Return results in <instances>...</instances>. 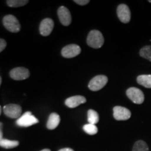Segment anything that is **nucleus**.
I'll use <instances>...</instances> for the list:
<instances>
[{"label":"nucleus","mask_w":151,"mask_h":151,"mask_svg":"<svg viewBox=\"0 0 151 151\" xmlns=\"http://www.w3.org/2000/svg\"><path fill=\"white\" fill-rule=\"evenodd\" d=\"M104 43V39L102 34L98 30H92L88 34L87 38V43L93 48H100Z\"/></svg>","instance_id":"obj_1"},{"label":"nucleus","mask_w":151,"mask_h":151,"mask_svg":"<svg viewBox=\"0 0 151 151\" xmlns=\"http://www.w3.org/2000/svg\"><path fill=\"white\" fill-rule=\"evenodd\" d=\"M3 24L8 31L13 33L18 32L21 26L16 17L13 15H6L3 18Z\"/></svg>","instance_id":"obj_2"},{"label":"nucleus","mask_w":151,"mask_h":151,"mask_svg":"<svg viewBox=\"0 0 151 151\" xmlns=\"http://www.w3.org/2000/svg\"><path fill=\"white\" fill-rule=\"evenodd\" d=\"M39 122V120L30 111L25 112L16 120V124L19 127H28Z\"/></svg>","instance_id":"obj_3"},{"label":"nucleus","mask_w":151,"mask_h":151,"mask_svg":"<svg viewBox=\"0 0 151 151\" xmlns=\"http://www.w3.org/2000/svg\"><path fill=\"white\" fill-rule=\"evenodd\" d=\"M126 94L132 102L136 104H141L144 101V94L139 88H134V87L129 88L126 91Z\"/></svg>","instance_id":"obj_4"},{"label":"nucleus","mask_w":151,"mask_h":151,"mask_svg":"<svg viewBox=\"0 0 151 151\" xmlns=\"http://www.w3.org/2000/svg\"><path fill=\"white\" fill-rule=\"evenodd\" d=\"M108 82V78L104 75H98L91 79L88 84V88L92 91H98L102 89Z\"/></svg>","instance_id":"obj_5"},{"label":"nucleus","mask_w":151,"mask_h":151,"mask_svg":"<svg viewBox=\"0 0 151 151\" xmlns=\"http://www.w3.org/2000/svg\"><path fill=\"white\" fill-rule=\"evenodd\" d=\"M3 111L4 114L10 118L16 119L21 116L22 108L20 106L15 104H9L4 106Z\"/></svg>","instance_id":"obj_6"},{"label":"nucleus","mask_w":151,"mask_h":151,"mask_svg":"<svg viewBox=\"0 0 151 151\" xmlns=\"http://www.w3.org/2000/svg\"><path fill=\"white\" fill-rule=\"evenodd\" d=\"M10 77L16 81L25 80L29 77V71L24 67H16L13 69L9 73Z\"/></svg>","instance_id":"obj_7"},{"label":"nucleus","mask_w":151,"mask_h":151,"mask_svg":"<svg viewBox=\"0 0 151 151\" xmlns=\"http://www.w3.org/2000/svg\"><path fill=\"white\" fill-rule=\"evenodd\" d=\"M117 15L119 20L123 23H128L131 20V12L127 5L121 4L117 8Z\"/></svg>","instance_id":"obj_8"},{"label":"nucleus","mask_w":151,"mask_h":151,"mask_svg":"<svg viewBox=\"0 0 151 151\" xmlns=\"http://www.w3.org/2000/svg\"><path fill=\"white\" fill-rule=\"evenodd\" d=\"M131 111L127 108L117 106L113 108V117L116 120H127L131 118Z\"/></svg>","instance_id":"obj_9"},{"label":"nucleus","mask_w":151,"mask_h":151,"mask_svg":"<svg viewBox=\"0 0 151 151\" xmlns=\"http://www.w3.org/2000/svg\"><path fill=\"white\" fill-rule=\"evenodd\" d=\"M80 46L76 44H70L64 47L62 50V55L65 58H72L81 53Z\"/></svg>","instance_id":"obj_10"},{"label":"nucleus","mask_w":151,"mask_h":151,"mask_svg":"<svg viewBox=\"0 0 151 151\" xmlns=\"http://www.w3.org/2000/svg\"><path fill=\"white\" fill-rule=\"evenodd\" d=\"M54 27V22L50 18H45L41 22L39 32L43 37H47L52 32Z\"/></svg>","instance_id":"obj_11"},{"label":"nucleus","mask_w":151,"mask_h":151,"mask_svg":"<svg viewBox=\"0 0 151 151\" xmlns=\"http://www.w3.org/2000/svg\"><path fill=\"white\" fill-rule=\"evenodd\" d=\"M60 21L64 26H69L71 22V15L67 7L60 6L58 10Z\"/></svg>","instance_id":"obj_12"},{"label":"nucleus","mask_w":151,"mask_h":151,"mask_svg":"<svg viewBox=\"0 0 151 151\" xmlns=\"http://www.w3.org/2000/svg\"><path fill=\"white\" fill-rule=\"evenodd\" d=\"M86 102V98L83 96L76 95L69 97L66 99L65 105L69 108H76L79 105Z\"/></svg>","instance_id":"obj_13"},{"label":"nucleus","mask_w":151,"mask_h":151,"mask_svg":"<svg viewBox=\"0 0 151 151\" xmlns=\"http://www.w3.org/2000/svg\"><path fill=\"white\" fill-rule=\"evenodd\" d=\"M60 122V117L58 113H52L49 116L48 122H47L46 127L48 129L52 130L59 125Z\"/></svg>","instance_id":"obj_14"},{"label":"nucleus","mask_w":151,"mask_h":151,"mask_svg":"<svg viewBox=\"0 0 151 151\" xmlns=\"http://www.w3.org/2000/svg\"><path fill=\"white\" fill-rule=\"evenodd\" d=\"M137 83L146 88H151V75H140L137 78Z\"/></svg>","instance_id":"obj_15"},{"label":"nucleus","mask_w":151,"mask_h":151,"mask_svg":"<svg viewBox=\"0 0 151 151\" xmlns=\"http://www.w3.org/2000/svg\"><path fill=\"white\" fill-rule=\"evenodd\" d=\"M19 145V142L18 141H11L9 139H3L2 140L0 141V146L4 148L11 149L14 148Z\"/></svg>","instance_id":"obj_16"},{"label":"nucleus","mask_w":151,"mask_h":151,"mask_svg":"<svg viewBox=\"0 0 151 151\" xmlns=\"http://www.w3.org/2000/svg\"><path fill=\"white\" fill-rule=\"evenodd\" d=\"M88 120L90 124H95L99 122V116L97 111L90 109L88 111Z\"/></svg>","instance_id":"obj_17"},{"label":"nucleus","mask_w":151,"mask_h":151,"mask_svg":"<svg viewBox=\"0 0 151 151\" xmlns=\"http://www.w3.org/2000/svg\"><path fill=\"white\" fill-rule=\"evenodd\" d=\"M132 151H149V148L144 141L139 140L134 144Z\"/></svg>","instance_id":"obj_18"},{"label":"nucleus","mask_w":151,"mask_h":151,"mask_svg":"<svg viewBox=\"0 0 151 151\" xmlns=\"http://www.w3.org/2000/svg\"><path fill=\"white\" fill-rule=\"evenodd\" d=\"M29 2L27 0H7L6 4L9 6L13 7V8H17V7L23 6Z\"/></svg>","instance_id":"obj_19"},{"label":"nucleus","mask_w":151,"mask_h":151,"mask_svg":"<svg viewBox=\"0 0 151 151\" xmlns=\"http://www.w3.org/2000/svg\"><path fill=\"white\" fill-rule=\"evenodd\" d=\"M141 57L151 62V46H146L143 47L139 51Z\"/></svg>","instance_id":"obj_20"},{"label":"nucleus","mask_w":151,"mask_h":151,"mask_svg":"<svg viewBox=\"0 0 151 151\" xmlns=\"http://www.w3.org/2000/svg\"><path fill=\"white\" fill-rule=\"evenodd\" d=\"M83 129L86 133L90 135H94L98 132V128L95 124H92L90 123L86 124L83 126Z\"/></svg>","instance_id":"obj_21"},{"label":"nucleus","mask_w":151,"mask_h":151,"mask_svg":"<svg viewBox=\"0 0 151 151\" xmlns=\"http://www.w3.org/2000/svg\"><path fill=\"white\" fill-rule=\"evenodd\" d=\"M6 47V41L4 39H0V52H2Z\"/></svg>","instance_id":"obj_22"},{"label":"nucleus","mask_w":151,"mask_h":151,"mask_svg":"<svg viewBox=\"0 0 151 151\" xmlns=\"http://www.w3.org/2000/svg\"><path fill=\"white\" fill-rule=\"evenodd\" d=\"M73 2L76 3L77 4L81 5V6H84L88 4L90 2L89 0H74Z\"/></svg>","instance_id":"obj_23"},{"label":"nucleus","mask_w":151,"mask_h":151,"mask_svg":"<svg viewBox=\"0 0 151 151\" xmlns=\"http://www.w3.org/2000/svg\"><path fill=\"white\" fill-rule=\"evenodd\" d=\"M2 128H3V124L0 122V141L3 139V132H2Z\"/></svg>","instance_id":"obj_24"},{"label":"nucleus","mask_w":151,"mask_h":151,"mask_svg":"<svg viewBox=\"0 0 151 151\" xmlns=\"http://www.w3.org/2000/svg\"><path fill=\"white\" fill-rule=\"evenodd\" d=\"M58 151H74V150H73V149L69 148H65L60 149V150H58Z\"/></svg>","instance_id":"obj_25"},{"label":"nucleus","mask_w":151,"mask_h":151,"mask_svg":"<svg viewBox=\"0 0 151 151\" xmlns=\"http://www.w3.org/2000/svg\"><path fill=\"white\" fill-rule=\"evenodd\" d=\"M41 151H51L50 150V149H48V148H46V149H43L42 150H41Z\"/></svg>","instance_id":"obj_26"},{"label":"nucleus","mask_w":151,"mask_h":151,"mask_svg":"<svg viewBox=\"0 0 151 151\" xmlns=\"http://www.w3.org/2000/svg\"><path fill=\"white\" fill-rule=\"evenodd\" d=\"M1 77L0 76V86H1Z\"/></svg>","instance_id":"obj_27"},{"label":"nucleus","mask_w":151,"mask_h":151,"mask_svg":"<svg viewBox=\"0 0 151 151\" xmlns=\"http://www.w3.org/2000/svg\"><path fill=\"white\" fill-rule=\"evenodd\" d=\"M1 106H0V115H1Z\"/></svg>","instance_id":"obj_28"},{"label":"nucleus","mask_w":151,"mask_h":151,"mask_svg":"<svg viewBox=\"0 0 151 151\" xmlns=\"http://www.w3.org/2000/svg\"><path fill=\"white\" fill-rule=\"evenodd\" d=\"M148 2H150V3H151V0H149V1H148Z\"/></svg>","instance_id":"obj_29"}]
</instances>
